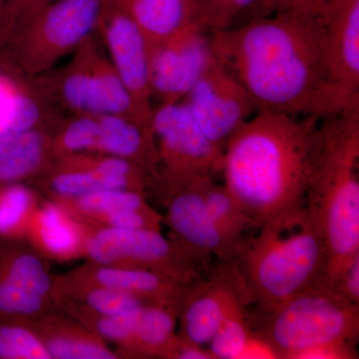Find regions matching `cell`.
<instances>
[{"label": "cell", "instance_id": "cell-1", "mask_svg": "<svg viewBox=\"0 0 359 359\" xmlns=\"http://www.w3.org/2000/svg\"><path fill=\"white\" fill-rule=\"evenodd\" d=\"M210 44L259 110L323 119L359 109L330 73L321 14L276 11L210 32Z\"/></svg>", "mask_w": 359, "mask_h": 359}, {"label": "cell", "instance_id": "cell-2", "mask_svg": "<svg viewBox=\"0 0 359 359\" xmlns=\"http://www.w3.org/2000/svg\"><path fill=\"white\" fill-rule=\"evenodd\" d=\"M320 120L259 110L224 144V186L257 229L304 207Z\"/></svg>", "mask_w": 359, "mask_h": 359}, {"label": "cell", "instance_id": "cell-3", "mask_svg": "<svg viewBox=\"0 0 359 359\" xmlns=\"http://www.w3.org/2000/svg\"><path fill=\"white\" fill-rule=\"evenodd\" d=\"M321 121L304 207L325 245L323 283L334 290L359 256V109Z\"/></svg>", "mask_w": 359, "mask_h": 359}, {"label": "cell", "instance_id": "cell-4", "mask_svg": "<svg viewBox=\"0 0 359 359\" xmlns=\"http://www.w3.org/2000/svg\"><path fill=\"white\" fill-rule=\"evenodd\" d=\"M245 238L233 259L250 306L266 311L325 278V249L306 207L283 215Z\"/></svg>", "mask_w": 359, "mask_h": 359}, {"label": "cell", "instance_id": "cell-5", "mask_svg": "<svg viewBox=\"0 0 359 359\" xmlns=\"http://www.w3.org/2000/svg\"><path fill=\"white\" fill-rule=\"evenodd\" d=\"M250 325L273 347L278 359L330 342L356 344L359 304L346 301L323 282L314 283L271 309L250 313Z\"/></svg>", "mask_w": 359, "mask_h": 359}, {"label": "cell", "instance_id": "cell-6", "mask_svg": "<svg viewBox=\"0 0 359 359\" xmlns=\"http://www.w3.org/2000/svg\"><path fill=\"white\" fill-rule=\"evenodd\" d=\"M107 0H51L0 48L1 69L32 80L56 67L96 32Z\"/></svg>", "mask_w": 359, "mask_h": 359}, {"label": "cell", "instance_id": "cell-7", "mask_svg": "<svg viewBox=\"0 0 359 359\" xmlns=\"http://www.w3.org/2000/svg\"><path fill=\"white\" fill-rule=\"evenodd\" d=\"M56 111L78 115H118L151 122L118 76L109 58L93 36L61 67L29 80Z\"/></svg>", "mask_w": 359, "mask_h": 359}, {"label": "cell", "instance_id": "cell-8", "mask_svg": "<svg viewBox=\"0 0 359 359\" xmlns=\"http://www.w3.org/2000/svg\"><path fill=\"white\" fill-rule=\"evenodd\" d=\"M85 256L91 264L149 269L185 283L204 278L212 259L148 229H88Z\"/></svg>", "mask_w": 359, "mask_h": 359}, {"label": "cell", "instance_id": "cell-9", "mask_svg": "<svg viewBox=\"0 0 359 359\" xmlns=\"http://www.w3.org/2000/svg\"><path fill=\"white\" fill-rule=\"evenodd\" d=\"M151 127L158 153V187L165 197L195 179L222 173L224 148L205 136L183 101L153 108Z\"/></svg>", "mask_w": 359, "mask_h": 359}, {"label": "cell", "instance_id": "cell-10", "mask_svg": "<svg viewBox=\"0 0 359 359\" xmlns=\"http://www.w3.org/2000/svg\"><path fill=\"white\" fill-rule=\"evenodd\" d=\"M42 175L56 200L74 199L108 189L146 193L156 186L154 178L136 163L96 153L55 157Z\"/></svg>", "mask_w": 359, "mask_h": 359}, {"label": "cell", "instance_id": "cell-11", "mask_svg": "<svg viewBox=\"0 0 359 359\" xmlns=\"http://www.w3.org/2000/svg\"><path fill=\"white\" fill-rule=\"evenodd\" d=\"M182 101L205 136L222 148L259 111L247 90L216 58Z\"/></svg>", "mask_w": 359, "mask_h": 359}, {"label": "cell", "instance_id": "cell-12", "mask_svg": "<svg viewBox=\"0 0 359 359\" xmlns=\"http://www.w3.org/2000/svg\"><path fill=\"white\" fill-rule=\"evenodd\" d=\"M214 54L210 32L193 25L151 49L152 99L159 104L180 102L204 74Z\"/></svg>", "mask_w": 359, "mask_h": 359}, {"label": "cell", "instance_id": "cell-13", "mask_svg": "<svg viewBox=\"0 0 359 359\" xmlns=\"http://www.w3.org/2000/svg\"><path fill=\"white\" fill-rule=\"evenodd\" d=\"M250 306L249 295L231 264L212 266L189 292L180 311L178 334L183 339L208 346L226 313L238 302Z\"/></svg>", "mask_w": 359, "mask_h": 359}, {"label": "cell", "instance_id": "cell-14", "mask_svg": "<svg viewBox=\"0 0 359 359\" xmlns=\"http://www.w3.org/2000/svg\"><path fill=\"white\" fill-rule=\"evenodd\" d=\"M111 65L142 110L152 114L150 46L136 23L107 1L97 26Z\"/></svg>", "mask_w": 359, "mask_h": 359}, {"label": "cell", "instance_id": "cell-15", "mask_svg": "<svg viewBox=\"0 0 359 359\" xmlns=\"http://www.w3.org/2000/svg\"><path fill=\"white\" fill-rule=\"evenodd\" d=\"M212 177H201L166 196L168 226L174 240L199 250L219 263H233L243 243L226 235L205 209L203 187Z\"/></svg>", "mask_w": 359, "mask_h": 359}, {"label": "cell", "instance_id": "cell-16", "mask_svg": "<svg viewBox=\"0 0 359 359\" xmlns=\"http://www.w3.org/2000/svg\"><path fill=\"white\" fill-rule=\"evenodd\" d=\"M68 278L120 290L146 304L171 306L178 309L179 313L189 292L199 282L185 283L149 269L91 263Z\"/></svg>", "mask_w": 359, "mask_h": 359}, {"label": "cell", "instance_id": "cell-17", "mask_svg": "<svg viewBox=\"0 0 359 359\" xmlns=\"http://www.w3.org/2000/svg\"><path fill=\"white\" fill-rule=\"evenodd\" d=\"M321 16L332 78L359 94V0H330Z\"/></svg>", "mask_w": 359, "mask_h": 359}, {"label": "cell", "instance_id": "cell-18", "mask_svg": "<svg viewBox=\"0 0 359 359\" xmlns=\"http://www.w3.org/2000/svg\"><path fill=\"white\" fill-rule=\"evenodd\" d=\"M45 203L33 212L25 238L45 256L69 261L85 255L88 228L61 204Z\"/></svg>", "mask_w": 359, "mask_h": 359}, {"label": "cell", "instance_id": "cell-19", "mask_svg": "<svg viewBox=\"0 0 359 359\" xmlns=\"http://www.w3.org/2000/svg\"><path fill=\"white\" fill-rule=\"evenodd\" d=\"M136 23L150 50L184 28L202 25L204 0H107Z\"/></svg>", "mask_w": 359, "mask_h": 359}, {"label": "cell", "instance_id": "cell-20", "mask_svg": "<svg viewBox=\"0 0 359 359\" xmlns=\"http://www.w3.org/2000/svg\"><path fill=\"white\" fill-rule=\"evenodd\" d=\"M60 120L29 81L0 70V138L27 130H53Z\"/></svg>", "mask_w": 359, "mask_h": 359}, {"label": "cell", "instance_id": "cell-21", "mask_svg": "<svg viewBox=\"0 0 359 359\" xmlns=\"http://www.w3.org/2000/svg\"><path fill=\"white\" fill-rule=\"evenodd\" d=\"M50 129H32L0 138V185L25 183L44 173L54 159Z\"/></svg>", "mask_w": 359, "mask_h": 359}, {"label": "cell", "instance_id": "cell-22", "mask_svg": "<svg viewBox=\"0 0 359 359\" xmlns=\"http://www.w3.org/2000/svg\"><path fill=\"white\" fill-rule=\"evenodd\" d=\"M36 332L52 359H116L119 353L83 325L55 318H40Z\"/></svg>", "mask_w": 359, "mask_h": 359}, {"label": "cell", "instance_id": "cell-23", "mask_svg": "<svg viewBox=\"0 0 359 359\" xmlns=\"http://www.w3.org/2000/svg\"><path fill=\"white\" fill-rule=\"evenodd\" d=\"M178 309L162 304H147L142 309L133 337L120 355L129 358H163L176 337Z\"/></svg>", "mask_w": 359, "mask_h": 359}, {"label": "cell", "instance_id": "cell-24", "mask_svg": "<svg viewBox=\"0 0 359 359\" xmlns=\"http://www.w3.org/2000/svg\"><path fill=\"white\" fill-rule=\"evenodd\" d=\"M56 201L84 224L111 212L150 205L146 201V193L128 189H108L74 199Z\"/></svg>", "mask_w": 359, "mask_h": 359}, {"label": "cell", "instance_id": "cell-25", "mask_svg": "<svg viewBox=\"0 0 359 359\" xmlns=\"http://www.w3.org/2000/svg\"><path fill=\"white\" fill-rule=\"evenodd\" d=\"M37 205L34 191L26 184L0 185V241L25 238Z\"/></svg>", "mask_w": 359, "mask_h": 359}, {"label": "cell", "instance_id": "cell-26", "mask_svg": "<svg viewBox=\"0 0 359 359\" xmlns=\"http://www.w3.org/2000/svg\"><path fill=\"white\" fill-rule=\"evenodd\" d=\"M205 209L219 229L238 242H244L245 233L257 229L238 200L224 186L217 185L214 178L205 182L202 191Z\"/></svg>", "mask_w": 359, "mask_h": 359}, {"label": "cell", "instance_id": "cell-27", "mask_svg": "<svg viewBox=\"0 0 359 359\" xmlns=\"http://www.w3.org/2000/svg\"><path fill=\"white\" fill-rule=\"evenodd\" d=\"M248 306L247 302H238L224 316L207 346L214 359H240L252 334Z\"/></svg>", "mask_w": 359, "mask_h": 359}, {"label": "cell", "instance_id": "cell-28", "mask_svg": "<svg viewBox=\"0 0 359 359\" xmlns=\"http://www.w3.org/2000/svg\"><path fill=\"white\" fill-rule=\"evenodd\" d=\"M0 359H52L28 321L0 320Z\"/></svg>", "mask_w": 359, "mask_h": 359}, {"label": "cell", "instance_id": "cell-29", "mask_svg": "<svg viewBox=\"0 0 359 359\" xmlns=\"http://www.w3.org/2000/svg\"><path fill=\"white\" fill-rule=\"evenodd\" d=\"M257 9H261L264 16L273 13V0H204L202 25L209 32L226 29Z\"/></svg>", "mask_w": 359, "mask_h": 359}, {"label": "cell", "instance_id": "cell-30", "mask_svg": "<svg viewBox=\"0 0 359 359\" xmlns=\"http://www.w3.org/2000/svg\"><path fill=\"white\" fill-rule=\"evenodd\" d=\"M163 218L151 205L140 209H128L99 217L85 226L94 228L127 229V230L161 231Z\"/></svg>", "mask_w": 359, "mask_h": 359}, {"label": "cell", "instance_id": "cell-31", "mask_svg": "<svg viewBox=\"0 0 359 359\" xmlns=\"http://www.w3.org/2000/svg\"><path fill=\"white\" fill-rule=\"evenodd\" d=\"M51 0H8L0 29V48L25 25L33 13Z\"/></svg>", "mask_w": 359, "mask_h": 359}, {"label": "cell", "instance_id": "cell-32", "mask_svg": "<svg viewBox=\"0 0 359 359\" xmlns=\"http://www.w3.org/2000/svg\"><path fill=\"white\" fill-rule=\"evenodd\" d=\"M358 358L356 344L337 341L321 344L299 353L295 359H355Z\"/></svg>", "mask_w": 359, "mask_h": 359}, {"label": "cell", "instance_id": "cell-33", "mask_svg": "<svg viewBox=\"0 0 359 359\" xmlns=\"http://www.w3.org/2000/svg\"><path fill=\"white\" fill-rule=\"evenodd\" d=\"M162 358L168 359H214L207 347L198 346L176 334Z\"/></svg>", "mask_w": 359, "mask_h": 359}, {"label": "cell", "instance_id": "cell-34", "mask_svg": "<svg viewBox=\"0 0 359 359\" xmlns=\"http://www.w3.org/2000/svg\"><path fill=\"white\" fill-rule=\"evenodd\" d=\"M334 290L346 301L359 304V256L342 273Z\"/></svg>", "mask_w": 359, "mask_h": 359}, {"label": "cell", "instance_id": "cell-35", "mask_svg": "<svg viewBox=\"0 0 359 359\" xmlns=\"http://www.w3.org/2000/svg\"><path fill=\"white\" fill-rule=\"evenodd\" d=\"M330 2V0H273V6H275V11H294L321 14L327 8Z\"/></svg>", "mask_w": 359, "mask_h": 359}, {"label": "cell", "instance_id": "cell-36", "mask_svg": "<svg viewBox=\"0 0 359 359\" xmlns=\"http://www.w3.org/2000/svg\"><path fill=\"white\" fill-rule=\"evenodd\" d=\"M247 358L278 359L273 347L269 346L266 340L254 334V332H252L250 339L248 340L244 351L240 356V359Z\"/></svg>", "mask_w": 359, "mask_h": 359}, {"label": "cell", "instance_id": "cell-37", "mask_svg": "<svg viewBox=\"0 0 359 359\" xmlns=\"http://www.w3.org/2000/svg\"><path fill=\"white\" fill-rule=\"evenodd\" d=\"M7 4H8V0H0V29H1L2 22H4Z\"/></svg>", "mask_w": 359, "mask_h": 359}]
</instances>
